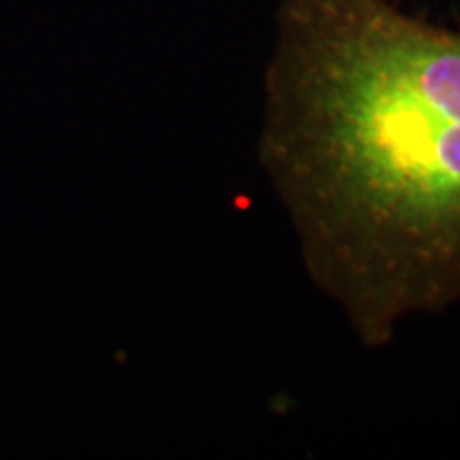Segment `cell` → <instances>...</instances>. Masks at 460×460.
<instances>
[{
    "label": "cell",
    "instance_id": "obj_1",
    "mask_svg": "<svg viewBox=\"0 0 460 460\" xmlns=\"http://www.w3.org/2000/svg\"><path fill=\"white\" fill-rule=\"evenodd\" d=\"M258 160L367 348L460 303V31L390 0H284Z\"/></svg>",
    "mask_w": 460,
    "mask_h": 460
}]
</instances>
